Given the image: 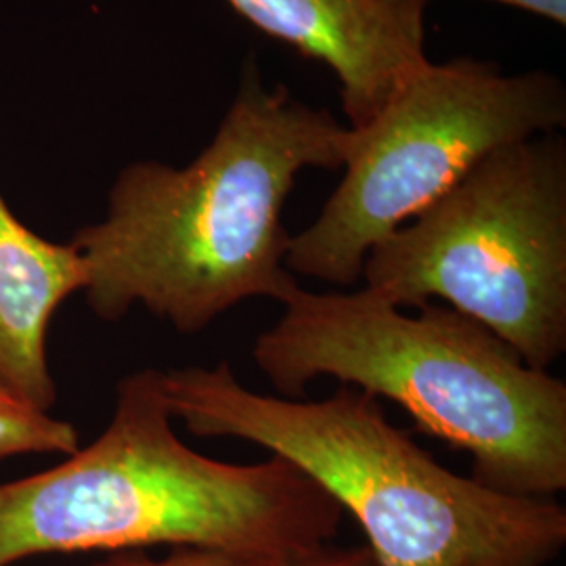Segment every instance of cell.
Instances as JSON below:
<instances>
[{"mask_svg":"<svg viewBox=\"0 0 566 566\" xmlns=\"http://www.w3.org/2000/svg\"><path fill=\"white\" fill-rule=\"evenodd\" d=\"M566 88L547 70L504 74L493 61H428L364 128L319 217L292 235V275L350 287L367 252L464 179L491 151L558 133Z\"/></svg>","mask_w":566,"mask_h":566,"instance_id":"obj_6","label":"cell"},{"mask_svg":"<svg viewBox=\"0 0 566 566\" xmlns=\"http://www.w3.org/2000/svg\"><path fill=\"white\" fill-rule=\"evenodd\" d=\"M81 447L70 422L21 399L0 380V460L23 455H70Z\"/></svg>","mask_w":566,"mask_h":566,"instance_id":"obj_9","label":"cell"},{"mask_svg":"<svg viewBox=\"0 0 566 566\" xmlns=\"http://www.w3.org/2000/svg\"><path fill=\"white\" fill-rule=\"evenodd\" d=\"M290 566H380L374 558L369 547H350V549H338V547L325 546L313 554H308L303 560Z\"/></svg>","mask_w":566,"mask_h":566,"instance_id":"obj_11","label":"cell"},{"mask_svg":"<svg viewBox=\"0 0 566 566\" xmlns=\"http://www.w3.org/2000/svg\"><path fill=\"white\" fill-rule=\"evenodd\" d=\"M160 388L191 434L248 441L301 468L357 518L380 566H546L565 547V507L451 472L361 388L340 385L322 401L269 397L229 361L160 369Z\"/></svg>","mask_w":566,"mask_h":566,"instance_id":"obj_4","label":"cell"},{"mask_svg":"<svg viewBox=\"0 0 566 566\" xmlns=\"http://www.w3.org/2000/svg\"><path fill=\"white\" fill-rule=\"evenodd\" d=\"M357 133L285 86L243 67L214 139L187 166H124L102 221L70 243L88 269L86 303L103 322L135 306L198 334L250 298H283L301 283L285 266L283 206L306 168L340 170Z\"/></svg>","mask_w":566,"mask_h":566,"instance_id":"obj_1","label":"cell"},{"mask_svg":"<svg viewBox=\"0 0 566 566\" xmlns=\"http://www.w3.org/2000/svg\"><path fill=\"white\" fill-rule=\"evenodd\" d=\"M361 280L399 308L439 298L547 371L566 350L565 137L491 151L376 243Z\"/></svg>","mask_w":566,"mask_h":566,"instance_id":"obj_5","label":"cell"},{"mask_svg":"<svg viewBox=\"0 0 566 566\" xmlns=\"http://www.w3.org/2000/svg\"><path fill=\"white\" fill-rule=\"evenodd\" d=\"M489 2H500L506 7L528 11L533 15L546 18L558 25L566 23V0H489Z\"/></svg>","mask_w":566,"mask_h":566,"instance_id":"obj_12","label":"cell"},{"mask_svg":"<svg viewBox=\"0 0 566 566\" xmlns=\"http://www.w3.org/2000/svg\"><path fill=\"white\" fill-rule=\"evenodd\" d=\"M261 32L322 61L350 128L374 120L422 65L428 0H229Z\"/></svg>","mask_w":566,"mask_h":566,"instance_id":"obj_7","label":"cell"},{"mask_svg":"<svg viewBox=\"0 0 566 566\" xmlns=\"http://www.w3.org/2000/svg\"><path fill=\"white\" fill-rule=\"evenodd\" d=\"M160 369L124 376L102 434L0 483V566L42 554L200 547L290 566L329 546L344 510L280 455L227 464L185 446Z\"/></svg>","mask_w":566,"mask_h":566,"instance_id":"obj_2","label":"cell"},{"mask_svg":"<svg viewBox=\"0 0 566 566\" xmlns=\"http://www.w3.org/2000/svg\"><path fill=\"white\" fill-rule=\"evenodd\" d=\"M86 283L81 252L21 223L0 189V380L42 411L57 403L49 329L61 304Z\"/></svg>","mask_w":566,"mask_h":566,"instance_id":"obj_8","label":"cell"},{"mask_svg":"<svg viewBox=\"0 0 566 566\" xmlns=\"http://www.w3.org/2000/svg\"><path fill=\"white\" fill-rule=\"evenodd\" d=\"M91 566H271L233 554L200 549V547H172L163 558L149 556L145 549L109 552L103 560Z\"/></svg>","mask_w":566,"mask_h":566,"instance_id":"obj_10","label":"cell"},{"mask_svg":"<svg viewBox=\"0 0 566 566\" xmlns=\"http://www.w3.org/2000/svg\"><path fill=\"white\" fill-rule=\"evenodd\" d=\"M252 359L287 399L336 378L401 405L420 430L472 458V479L514 497L566 489V382L533 369L476 319L424 304L405 315L361 287L283 298Z\"/></svg>","mask_w":566,"mask_h":566,"instance_id":"obj_3","label":"cell"}]
</instances>
